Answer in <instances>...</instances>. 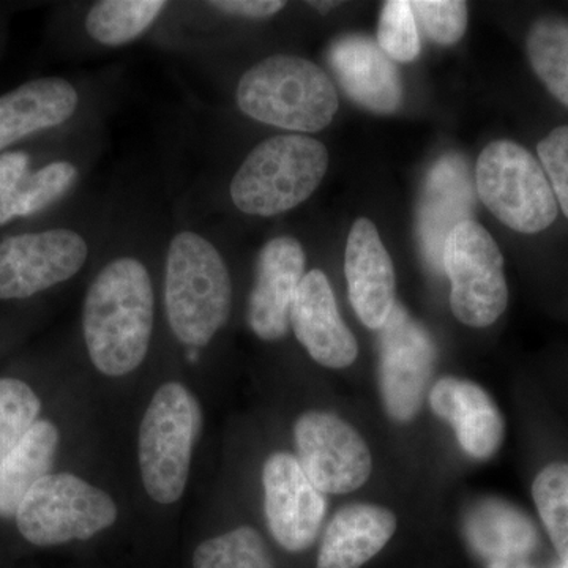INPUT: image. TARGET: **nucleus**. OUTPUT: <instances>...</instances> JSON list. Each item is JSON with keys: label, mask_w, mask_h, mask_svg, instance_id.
Returning a JSON list of instances; mask_svg holds the SVG:
<instances>
[{"label": "nucleus", "mask_w": 568, "mask_h": 568, "mask_svg": "<svg viewBox=\"0 0 568 568\" xmlns=\"http://www.w3.org/2000/svg\"><path fill=\"white\" fill-rule=\"evenodd\" d=\"M528 55L545 88L568 108V22L538 20L529 31Z\"/></svg>", "instance_id": "nucleus-24"}, {"label": "nucleus", "mask_w": 568, "mask_h": 568, "mask_svg": "<svg viewBox=\"0 0 568 568\" xmlns=\"http://www.w3.org/2000/svg\"><path fill=\"white\" fill-rule=\"evenodd\" d=\"M80 179V168L69 160H55L31 171L28 153L0 155V226L14 219L36 215L58 203Z\"/></svg>", "instance_id": "nucleus-20"}, {"label": "nucleus", "mask_w": 568, "mask_h": 568, "mask_svg": "<svg viewBox=\"0 0 568 568\" xmlns=\"http://www.w3.org/2000/svg\"><path fill=\"white\" fill-rule=\"evenodd\" d=\"M155 291L136 254L111 257L93 276L82 304V335L91 362L104 376L130 375L151 347Z\"/></svg>", "instance_id": "nucleus-1"}, {"label": "nucleus", "mask_w": 568, "mask_h": 568, "mask_svg": "<svg viewBox=\"0 0 568 568\" xmlns=\"http://www.w3.org/2000/svg\"><path fill=\"white\" fill-rule=\"evenodd\" d=\"M381 331V394L388 416L410 422L420 413L436 365L428 332L395 304Z\"/></svg>", "instance_id": "nucleus-11"}, {"label": "nucleus", "mask_w": 568, "mask_h": 568, "mask_svg": "<svg viewBox=\"0 0 568 568\" xmlns=\"http://www.w3.org/2000/svg\"><path fill=\"white\" fill-rule=\"evenodd\" d=\"M538 514L556 551L568 564V465L552 463L538 474L532 485Z\"/></svg>", "instance_id": "nucleus-26"}, {"label": "nucleus", "mask_w": 568, "mask_h": 568, "mask_svg": "<svg viewBox=\"0 0 568 568\" xmlns=\"http://www.w3.org/2000/svg\"><path fill=\"white\" fill-rule=\"evenodd\" d=\"M168 7L163 0H100L85 13L84 31L99 47H126L151 31Z\"/></svg>", "instance_id": "nucleus-23"}, {"label": "nucleus", "mask_w": 568, "mask_h": 568, "mask_svg": "<svg viewBox=\"0 0 568 568\" xmlns=\"http://www.w3.org/2000/svg\"><path fill=\"white\" fill-rule=\"evenodd\" d=\"M476 209L473 178L458 153L440 156L426 175L417 209V239L422 256L433 272L443 271L448 234L473 220Z\"/></svg>", "instance_id": "nucleus-14"}, {"label": "nucleus", "mask_w": 568, "mask_h": 568, "mask_svg": "<svg viewBox=\"0 0 568 568\" xmlns=\"http://www.w3.org/2000/svg\"><path fill=\"white\" fill-rule=\"evenodd\" d=\"M164 312L178 342L197 353L211 345L233 308L230 267L219 246L194 230L171 235L164 256Z\"/></svg>", "instance_id": "nucleus-2"}, {"label": "nucleus", "mask_w": 568, "mask_h": 568, "mask_svg": "<svg viewBox=\"0 0 568 568\" xmlns=\"http://www.w3.org/2000/svg\"><path fill=\"white\" fill-rule=\"evenodd\" d=\"M379 48L388 58L398 62L416 61L422 44L418 36L416 14L405 0L384 3L377 26Z\"/></svg>", "instance_id": "nucleus-28"}, {"label": "nucleus", "mask_w": 568, "mask_h": 568, "mask_svg": "<svg viewBox=\"0 0 568 568\" xmlns=\"http://www.w3.org/2000/svg\"><path fill=\"white\" fill-rule=\"evenodd\" d=\"M59 447V429L37 420L0 463V517L17 515L22 499L41 478L50 476Z\"/></svg>", "instance_id": "nucleus-22"}, {"label": "nucleus", "mask_w": 568, "mask_h": 568, "mask_svg": "<svg viewBox=\"0 0 568 568\" xmlns=\"http://www.w3.org/2000/svg\"><path fill=\"white\" fill-rule=\"evenodd\" d=\"M327 170L323 142L308 134H276L257 144L235 171L231 203L248 216L282 215L313 196Z\"/></svg>", "instance_id": "nucleus-4"}, {"label": "nucleus", "mask_w": 568, "mask_h": 568, "mask_svg": "<svg viewBox=\"0 0 568 568\" xmlns=\"http://www.w3.org/2000/svg\"><path fill=\"white\" fill-rule=\"evenodd\" d=\"M345 274L351 305L358 320L379 331L396 304L395 268L372 220L358 219L351 227Z\"/></svg>", "instance_id": "nucleus-16"}, {"label": "nucleus", "mask_w": 568, "mask_h": 568, "mask_svg": "<svg viewBox=\"0 0 568 568\" xmlns=\"http://www.w3.org/2000/svg\"><path fill=\"white\" fill-rule=\"evenodd\" d=\"M476 189L488 211L517 233H541L558 219V201L544 168L517 142L496 141L484 149Z\"/></svg>", "instance_id": "nucleus-6"}, {"label": "nucleus", "mask_w": 568, "mask_h": 568, "mask_svg": "<svg viewBox=\"0 0 568 568\" xmlns=\"http://www.w3.org/2000/svg\"><path fill=\"white\" fill-rule=\"evenodd\" d=\"M18 529L37 547L88 540L111 528L118 507L103 489L73 474H50L31 488L18 507Z\"/></svg>", "instance_id": "nucleus-7"}, {"label": "nucleus", "mask_w": 568, "mask_h": 568, "mask_svg": "<svg viewBox=\"0 0 568 568\" xmlns=\"http://www.w3.org/2000/svg\"><path fill=\"white\" fill-rule=\"evenodd\" d=\"M559 568H568V564L564 562Z\"/></svg>", "instance_id": "nucleus-33"}, {"label": "nucleus", "mask_w": 568, "mask_h": 568, "mask_svg": "<svg viewBox=\"0 0 568 568\" xmlns=\"http://www.w3.org/2000/svg\"><path fill=\"white\" fill-rule=\"evenodd\" d=\"M205 6L224 17L242 18V20H267L275 17L286 7L280 0H215Z\"/></svg>", "instance_id": "nucleus-31"}, {"label": "nucleus", "mask_w": 568, "mask_h": 568, "mask_svg": "<svg viewBox=\"0 0 568 568\" xmlns=\"http://www.w3.org/2000/svg\"><path fill=\"white\" fill-rule=\"evenodd\" d=\"M416 20L435 43L450 47L465 36L467 6L462 0H414Z\"/></svg>", "instance_id": "nucleus-29"}, {"label": "nucleus", "mask_w": 568, "mask_h": 568, "mask_svg": "<svg viewBox=\"0 0 568 568\" xmlns=\"http://www.w3.org/2000/svg\"><path fill=\"white\" fill-rule=\"evenodd\" d=\"M304 246L291 235L271 239L257 256L248 324L264 342H278L291 327V310L306 274Z\"/></svg>", "instance_id": "nucleus-13"}, {"label": "nucleus", "mask_w": 568, "mask_h": 568, "mask_svg": "<svg viewBox=\"0 0 568 568\" xmlns=\"http://www.w3.org/2000/svg\"><path fill=\"white\" fill-rule=\"evenodd\" d=\"M80 108V92L65 78L26 82L0 97V155L31 134L69 122Z\"/></svg>", "instance_id": "nucleus-19"}, {"label": "nucleus", "mask_w": 568, "mask_h": 568, "mask_svg": "<svg viewBox=\"0 0 568 568\" xmlns=\"http://www.w3.org/2000/svg\"><path fill=\"white\" fill-rule=\"evenodd\" d=\"M193 568H274V562L261 534L244 526L203 541L194 551Z\"/></svg>", "instance_id": "nucleus-25"}, {"label": "nucleus", "mask_w": 568, "mask_h": 568, "mask_svg": "<svg viewBox=\"0 0 568 568\" xmlns=\"http://www.w3.org/2000/svg\"><path fill=\"white\" fill-rule=\"evenodd\" d=\"M201 428L203 410L183 384H163L152 396L141 422L138 457L142 484L155 503L170 506L181 499Z\"/></svg>", "instance_id": "nucleus-5"}, {"label": "nucleus", "mask_w": 568, "mask_h": 568, "mask_svg": "<svg viewBox=\"0 0 568 568\" xmlns=\"http://www.w3.org/2000/svg\"><path fill=\"white\" fill-rule=\"evenodd\" d=\"M39 396L28 384L13 377L0 379V463L37 422Z\"/></svg>", "instance_id": "nucleus-27"}, {"label": "nucleus", "mask_w": 568, "mask_h": 568, "mask_svg": "<svg viewBox=\"0 0 568 568\" xmlns=\"http://www.w3.org/2000/svg\"><path fill=\"white\" fill-rule=\"evenodd\" d=\"M396 530L394 511L373 504L342 508L328 523L316 568H361L383 551Z\"/></svg>", "instance_id": "nucleus-21"}, {"label": "nucleus", "mask_w": 568, "mask_h": 568, "mask_svg": "<svg viewBox=\"0 0 568 568\" xmlns=\"http://www.w3.org/2000/svg\"><path fill=\"white\" fill-rule=\"evenodd\" d=\"M429 405L437 417L454 426L459 446L470 457L491 458L503 446V414L487 390L473 381L443 377L429 392Z\"/></svg>", "instance_id": "nucleus-18"}, {"label": "nucleus", "mask_w": 568, "mask_h": 568, "mask_svg": "<svg viewBox=\"0 0 568 568\" xmlns=\"http://www.w3.org/2000/svg\"><path fill=\"white\" fill-rule=\"evenodd\" d=\"M310 6L315 7V9L321 11H328L334 9V7L338 6V2H312Z\"/></svg>", "instance_id": "nucleus-32"}, {"label": "nucleus", "mask_w": 568, "mask_h": 568, "mask_svg": "<svg viewBox=\"0 0 568 568\" xmlns=\"http://www.w3.org/2000/svg\"><path fill=\"white\" fill-rule=\"evenodd\" d=\"M443 268L450 280L452 312L463 324L488 327L506 312L504 256L481 224L469 220L448 234Z\"/></svg>", "instance_id": "nucleus-8"}, {"label": "nucleus", "mask_w": 568, "mask_h": 568, "mask_svg": "<svg viewBox=\"0 0 568 568\" xmlns=\"http://www.w3.org/2000/svg\"><path fill=\"white\" fill-rule=\"evenodd\" d=\"M294 436L298 463L320 491L347 495L372 476L364 437L335 414L310 410L295 422Z\"/></svg>", "instance_id": "nucleus-10"}, {"label": "nucleus", "mask_w": 568, "mask_h": 568, "mask_svg": "<svg viewBox=\"0 0 568 568\" xmlns=\"http://www.w3.org/2000/svg\"><path fill=\"white\" fill-rule=\"evenodd\" d=\"M537 153L556 201L568 219V125L558 126L538 142Z\"/></svg>", "instance_id": "nucleus-30"}, {"label": "nucleus", "mask_w": 568, "mask_h": 568, "mask_svg": "<svg viewBox=\"0 0 568 568\" xmlns=\"http://www.w3.org/2000/svg\"><path fill=\"white\" fill-rule=\"evenodd\" d=\"M264 508L272 536L287 551L315 544L325 517L324 493L306 477L293 455H271L263 467Z\"/></svg>", "instance_id": "nucleus-12"}, {"label": "nucleus", "mask_w": 568, "mask_h": 568, "mask_svg": "<svg viewBox=\"0 0 568 568\" xmlns=\"http://www.w3.org/2000/svg\"><path fill=\"white\" fill-rule=\"evenodd\" d=\"M328 62L358 106L376 114L398 110L403 102L402 77L392 59L369 37H339L328 51Z\"/></svg>", "instance_id": "nucleus-17"}, {"label": "nucleus", "mask_w": 568, "mask_h": 568, "mask_svg": "<svg viewBox=\"0 0 568 568\" xmlns=\"http://www.w3.org/2000/svg\"><path fill=\"white\" fill-rule=\"evenodd\" d=\"M239 111L297 134L323 132L338 112L334 82L302 55L275 54L254 63L235 88Z\"/></svg>", "instance_id": "nucleus-3"}, {"label": "nucleus", "mask_w": 568, "mask_h": 568, "mask_svg": "<svg viewBox=\"0 0 568 568\" xmlns=\"http://www.w3.org/2000/svg\"><path fill=\"white\" fill-rule=\"evenodd\" d=\"M291 327L306 353L325 368H346L357 358V339L339 316L334 290L320 268L306 272L298 286Z\"/></svg>", "instance_id": "nucleus-15"}, {"label": "nucleus", "mask_w": 568, "mask_h": 568, "mask_svg": "<svg viewBox=\"0 0 568 568\" xmlns=\"http://www.w3.org/2000/svg\"><path fill=\"white\" fill-rule=\"evenodd\" d=\"M91 248L89 239L70 227L3 239L0 242V301L29 298L69 282L88 264Z\"/></svg>", "instance_id": "nucleus-9"}]
</instances>
